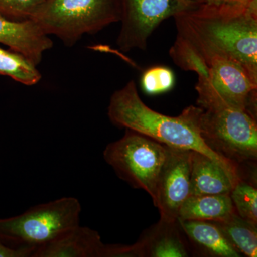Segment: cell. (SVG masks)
<instances>
[{
	"label": "cell",
	"instance_id": "1",
	"mask_svg": "<svg viewBox=\"0 0 257 257\" xmlns=\"http://www.w3.org/2000/svg\"><path fill=\"white\" fill-rule=\"evenodd\" d=\"M173 18L177 35L170 55L180 68L204 75L211 60L224 57L257 77V3L192 0Z\"/></svg>",
	"mask_w": 257,
	"mask_h": 257
},
{
	"label": "cell",
	"instance_id": "2",
	"mask_svg": "<svg viewBox=\"0 0 257 257\" xmlns=\"http://www.w3.org/2000/svg\"><path fill=\"white\" fill-rule=\"evenodd\" d=\"M107 114L118 128L133 130L172 148L199 152L220 166L235 183L242 179L238 165L212 151L201 138L194 120V105L177 116L161 114L142 100L136 83L131 80L113 93Z\"/></svg>",
	"mask_w": 257,
	"mask_h": 257
},
{
	"label": "cell",
	"instance_id": "3",
	"mask_svg": "<svg viewBox=\"0 0 257 257\" xmlns=\"http://www.w3.org/2000/svg\"><path fill=\"white\" fill-rule=\"evenodd\" d=\"M194 116L201 138L212 151L236 164L256 162V118L233 107L197 84Z\"/></svg>",
	"mask_w": 257,
	"mask_h": 257
},
{
	"label": "cell",
	"instance_id": "4",
	"mask_svg": "<svg viewBox=\"0 0 257 257\" xmlns=\"http://www.w3.org/2000/svg\"><path fill=\"white\" fill-rule=\"evenodd\" d=\"M121 18L119 0H44L31 18L47 35L67 46L95 34Z\"/></svg>",
	"mask_w": 257,
	"mask_h": 257
},
{
	"label": "cell",
	"instance_id": "5",
	"mask_svg": "<svg viewBox=\"0 0 257 257\" xmlns=\"http://www.w3.org/2000/svg\"><path fill=\"white\" fill-rule=\"evenodd\" d=\"M81 212L80 202L74 197L38 204L18 216L0 219V241L11 248L36 251L78 226Z\"/></svg>",
	"mask_w": 257,
	"mask_h": 257
},
{
	"label": "cell",
	"instance_id": "6",
	"mask_svg": "<svg viewBox=\"0 0 257 257\" xmlns=\"http://www.w3.org/2000/svg\"><path fill=\"white\" fill-rule=\"evenodd\" d=\"M168 147L133 130L106 147L103 157L121 180L148 193L153 203Z\"/></svg>",
	"mask_w": 257,
	"mask_h": 257
},
{
	"label": "cell",
	"instance_id": "7",
	"mask_svg": "<svg viewBox=\"0 0 257 257\" xmlns=\"http://www.w3.org/2000/svg\"><path fill=\"white\" fill-rule=\"evenodd\" d=\"M121 28L116 44L123 52L145 50L152 32L166 19L187 8L192 0H119Z\"/></svg>",
	"mask_w": 257,
	"mask_h": 257
},
{
	"label": "cell",
	"instance_id": "8",
	"mask_svg": "<svg viewBox=\"0 0 257 257\" xmlns=\"http://www.w3.org/2000/svg\"><path fill=\"white\" fill-rule=\"evenodd\" d=\"M197 84L207 88L229 106L246 111L256 117L257 77L242 64L224 57L209 62L204 75L198 76Z\"/></svg>",
	"mask_w": 257,
	"mask_h": 257
},
{
	"label": "cell",
	"instance_id": "9",
	"mask_svg": "<svg viewBox=\"0 0 257 257\" xmlns=\"http://www.w3.org/2000/svg\"><path fill=\"white\" fill-rule=\"evenodd\" d=\"M192 153L190 150L168 147L153 203L160 211V221L177 222L182 204L190 196Z\"/></svg>",
	"mask_w": 257,
	"mask_h": 257
},
{
	"label": "cell",
	"instance_id": "10",
	"mask_svg": "<svg viewBox=\"0 0 257 257\" xmlns=\"http://www.w3.org/2000/svg\"><path fill=\"white\" fill-rule=\"evenodd\" d=\"M0 43L26 57L35 65L53 42L32 19L15 20L0 15Z\"/></svg>",
	"mask_w": 257,
	"mask_h": 257
},
{
	"label": "cell",
	"instance_id": "11",
	"mask_svg": "<svg viewBox=\"0 0 257 257\" xmlns=\"http://www.w3.org/2000/svg\"><path fill=\"white\" fill-rule=\"evenodd\" d=\"M104 246L97 231L78 225L37 248L33 257H103Z\"/></svg>",
	"mask_w": 257,
	"mask_h": 257
},
{
	"label": "cell",
	"instance_id": "12",
	"mask_svg": "<svg viewBox=\"0 0 257 257\" xmlns=\"http://www.w3.org/2000/svg\"><path fill=\"white\" fill-rule=\"evenodd\" d=\"M234 181L210 158L192 151L190 196L230 194Z\"/></svg>",
	"mask_w": 257,
	"mask_h": 257
},
{
	"label": "cell",
	"instance_id": "13",
	"mask_svg": "<svg viewBox=\"0 0 257 257\" xmlns=\"http://www.w3.org/2000/svg\"><path fill=\"white\" fill-rule=\"evenodd\" d=\"M177 222L160 221L152 226L138 241L142 256L150 257H185L188 248L181 237Z\"/></svg>",
	"mask_w": 257,
	"mask_h": 257
},
{
	"label": "cell",
	"instance_id": "14",
	"mask_svg": "<svg viewBox=\"0 0 257 257\" xmlns=\"http://www.w3.org/2000/svg\"><path fill=\"white\" fill-rule=\"evenodd\" d=\"M179 227L203 253L211 256L240 257L217 224L211 221L177 220Z\"/></svg>",
	"mask_w": 257,
	"mask_h": 257
},
{
	"label": "cell",
	"instance_id": "15",
	"mask_svg": "<svg viewBox=\"0 0 257 257\" xmlns=\"http://www.w3.org/2000/svg\"><path fill=\"white\" fill-rule=\"evenodd\" d=\"M236 214L229 194L191 196L179 210L178 219L219 222Z\"/></svg>",
	"mask_w": 257,
	"mask_h": 257
},
{
	"label": "cell",
	"instance_id": "16",
	"mask_svg": "<svg viewBox=\"0 0 257 257\" xmlns=\"http://www.w3.org/2000/svg\"><path fill=\"white\" fill-rule=\"evenodd\" d=\"M214 223L240 254L256 257V225L245 220L236 213L226 220Z\"/></svg>",
	"mask_w": 257,
	"mask_h": 257
},
{
	"label": "cell",
	"instance_id": "17",
	"mask_svg": "<svg viewBox=\"0 0 257 257\" xmlns=\"http://www.w3.org/2000/svg\"><path fill=\"white\" fill-rule=\"evenodd\" d=\"M0 74L8 76L24 85L32 86L42 78L32 61L26 57L12 50H6L0 47Z\"/></svg>",
	"mask_w": 257,
	"mask_h": 257
},
{
	"label": "cell",
	"instance_id": "18",
	"mask_svg": "<svg viewBox=\"0 0 257 257\" xmlns=\"http://www.w3.org/2000/svg\"><path fill=\"white\" fill-rule=\"evenodd\" d=\"M236 214L257 226V189L243 179L235 184L230 192Z\"/></svg>",
	"mask_w": 257,
	"mask_h": 257
},
{
	"label": "cell",
	"instance_id": "19",
	"mask_svg": "<svg viewBox=\"0 0 257 257\" xmlns=\"http://www.w3.org/2000/svg\"><path fill=\"white\" fill-rule=\"evenodd\" d=\"M175 84V76L173 71L165 66L150 67L142 76V89L149 95L169 92Z\"/></svg>",
	"mask_w": 257,
	"mask_h": 257
},
{
	"label": "cell",
	"instance_id": "20",
	"mask_svg": "<svg viewBox=\"0 0 257 257\" xmlns=\"http://www.w3.org/2000/svg\"><path fill=\"white\" fill-rule=\"evenodd\" d=\"M44 0H0V15L15 20L31 18Z\"/></svg>",
	"mask_w": 257,
	"mask_h": 257
},
{
	"label": "cell",
	"instance_id": "21",
	"mask_svg": "<svg viewBox=\"0 0 257 257\" xmlns=\"http://www.w3.org/2000/svg\"><path fill=\"white\" fill-rule=\"evenodd\" d=\"M32 248H13L0 241V257H33Z\"/></svg>",
	"mask_w": 257,
	"mask_h": 257
},
{
	"label": "cell",
	"instance_id": "22",
	"mask_svg": "<svg viewBox=\"0 0 257 257\" xmlns=\"http://www.w3.org/2000/svg\"><path fill=\"white\" fill-rule=\"evenodd\" d=\"M225 1L233 2V3H241V4L247 5L257 3V0H225Z\"/></svg>",
	"mask_w": 257,
	"mask_h": 257
}]
</instances>
